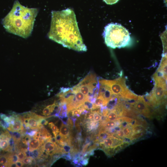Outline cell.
Segmentation results:
<instances>
[{
	"label": "cell",
	"mask_w": 167,
	"mask_h": 167,
	"mask_svg": "<svg viewBox=\"0 0 167 167\" xmlns=\"http://www.w3.org/2000/svg\"><path fill=\"white\" fill-rule=\"evenodd\" d=\"M49 38L64 47L78 52H86L73 9H67L61 11H53Z\"/></svg>",
	"instance_id": "cell-1"
},
{
	"label": "cell",
	"mask_w": 167,
	"mask_h": 167,
	"mask_svg": "<svg viewBox=\"0 0 167 167\" xmlns=\"http://www.w3.org/2000/svg\"><path fill=\"white\" fill-rule=\"evenodd\" d=\"M38 13V9L26 7L16 0L2 24L8 32L27 38L31 35Z\"/></svg>",
	"instance_id": "cell-2"
},
{
	"label": "cell",
	"mask_w": 167,
	"mask_h": 167,
	"mask_svg": "<svg viewBox=\"0 0 167 167\" xmlns=\"http://www.w3.org/2000/svg\"><path fill=\"white\" fill-rule=\"evenodd\" d=\"M103 36L107 45L111 48L125 47L130 40L128 31L121 25L117 24H109L105 28Z\"/></svg>",
	"instance_id": "cell-3"
},
{
	"label": "cell",
	"mask_w": 167,
	"mask_h": 167,
	"mask_svg": "<svg viewBox=\"0 0 167 167\" xmlns=\"http://www.w3.org/2000/svg\"><path fill=\"white\" fill-rule=\"evenodd\" d=\"M154 86L151 92L146 95L147 102L150 107H156L164 103L167 94L166 81L157 71L154 75Z\"/></svg>",
	"instance_id": "cell-4"
},
{
	"label": "cell",
	"mask_w": 167,
	"mask_h": 167,
	"mask_svg": "<svg viewBox=\"0 0 167 167\" xmlns=\"http://www.w3.org/2000/svg\"><path fill=\"white\" fill-rule=\"evenodd\" d=\"M100 83L107 86L115 96L128 102H133L137 100L138 96L131 91L127 86L126 79L120 78L113 80L101 79Z\"/></svg>",
	"instance_id": "cell-5"
},
{
	"label": "cell",
	"mask_w": 167,
	"mask_h": 167,
	"mask_svg": "<svg viewBox=\"0 0 167 167\" xmlns=\"http://www.w3.org/2000/svg\"><path fill=\"white\" fill-rule=\"evenodd\" d=\"M130 108L137 113L144 116L147 118H151V113L150 107L144 96H138V99L134 102L130 103Z\"/></svg>",
	"instance_id": "cell-6"
},
{
	"label": "cell",
	"mask_w": 167,
	"mask_h": 167,
	"mask_svg": "<svg viewBox=\"0 0 167 167\" xmlns=\"http://www.w3.org/2000/svg\"><path fill=\"white\" fill-rule=\"evenodd\" d=\"M23 122L20 117L19 114L15 115V119L14 124L9 125L8 129L10 131L20 132L24 128Z\"/></svg>",
	"instance_id": "cell-7"
},
{
	"label": "cell",
	"mask_w": 167,
	"mask_h": 167,
	"mask_svg": "<svg viewBox=\"0 0 167 167\" xmlns=\"http://www.w3.org/2000/svg\"><path fill=\"white\" fill-rule=\"evenodd\" d=\"M58 145L55 144L50 140H47L41 146L42 149L49 153L51 156L54 154L55 151L57 149Z\"/></svg>",
	"instance_id": "cell-8"
},
{
	"label": "cell",
	"mask_w": 167,
	"mask_h": 167,
	"mask_svg": "<svg viewBox=\"0 0 167 167\" xmlns=\"http://www.w3.org/2000/svg\"><path fill=\"white\" fill-rule=\"evenodd\" d=\"M157 71L161 73L164 78L167 80V61L165 59L162 61Z\"/></svg>",
	"instance_id": "cell-9"
},
{
	"label": "cell",
	"mask_w": 167,
	"mask_h": 167,
	"mask_svg": "<svg viewBox=\"0 0 167 167\" xmlns=\"http://www.w3.org/2000/svg\"><path fill=\"white\" fill-rule=\"evenodd\" d=\"M120 116H119L116 110L114 108H113L110 110L106 117L105 121L103 123L109 121H115Z\"/></svg>",
	"instance_id": "cell-10"
},
{
	"label": "cell",
	"mask_w": 167,
	"mask_h": 167,
	"mask_svg": "<svg viewBox=\"0 0 167 167\" xmlns=\"http://www.w3.org/2000/svg\"><path fill=\"white\" fill-rule=\"evenodd\" d=\"M59 133L64 139H68L70 136V130L69 127L66 125L62 123Z\"/></svg>",
	"instance_id": "cell-11"
},
{
	"label": "cell",
	"mask_w": 167,
	"mask_h": 167,
	"mask_svg": "<svg viewBox=\"0 0 167 167\" xmlns=\"http://www.w3.org/2000/svg\"><path fill=\"white\" fill-rule=\"evenodd\" d=\"M42 146L41 143L39 140L33 138L31 139L29 143V150L30 152H32L35 150L38 149Z\"/></svg>",
	"instance_id": "cell-12"
},
{
	"label": "cell",
	"mask_w": 167,
	"mask_h": 167,
	"mask_svg": "<svg viewBox=\"0 0 167 167\" xmlns=\"http://www.w3.org/2000/svg\"><path fill=\"white\" fill-rule=\"evenodd\" d=\"M132 126L131 123H129L127 126L123 128V131L125 137L130 139L133 134Z\"/></svg>",
	"instance_id": "cell-13"
},
{
	"label": "cell",
	"mask_w": 167,
	"mask_h": 167,
	"mask_svg": "<svg viewBox=\"0 0 167 167\" xmlns=\"http://www.w3.org/2000/svg\"><path fill=\"white\" fill-rule=\"evenodd\" d=\"M132 128L133 134L141 132H146L147 131V128L140 125H132Z\"/></svg>",
	"instance_id": "cell-14"
},
{
	"label": "cell",
	"mask_w": 167,
	"mask_h": 167,
	"mask_svg": "<svg viewBox=\"0 0 167 167\" xmlns=\"http://www.w3.org/2000/svg\"><path fill=\"white\" fill-rule=\"evenodd\" d=\"M12 132V137L14 140V144L20 141L22 136L21 133L20 132L17 131Z\"/></svg>",
	"instance_id": "cell-15"
},
{
	"label": "cell",
	"mask_w": 167,
	"mask_h": 167,
	"mask_svg": "<svg viewBox=\"0 0 167 167\" xmlns=\"http://www.w3.org/2000/svg\"><path fill=\"white\" fill-rule=\"evenodd\" d=\"M49 127L52 129L53 133L55 137L59 133V130L58 127L53 122H51L49 124Z\"/></svg>",
	"instance_id": "cell-16"
},
{
	"label": "cell",
	"mask_w": 167,
	"mask_h": 167,
	"mask_svg": "<svg viewBox=\"0 0 167 167\" xmlns=\"http://www.w3.org/2000/svg\"><path fill=\"white\" fill-rule=\"evenodd\" d=\"M30 156L35 159H37L40 158L41 157L39 148L38 149L32 152H30Z\"/></svg>",
	"instance_id": "cell-17"
},
{
	"label": "cell",
	"mask_w": 167,
	"mask_h": 167,
	"mask_svg": "<svg viewBox=\"0 0 167 167\" xmlns=\"http://www.w3.org/2000/svg\"><path fill=\"white\" fill-rule=\"evenodd\" d=\"M32 158V157L31 156L26 157L24 159L22 162L24 164L31 165Z\"/></svg>",
	"instance_id": "cell-18"
},
{
	"label": "cell",
	"mask_w": 167,
	"mask_h": 167,
	"mask_svg": "<svg viewBox=\"0 0 167 167\" xmlns=\"http://www.w3.org/2000/svg\"><path fill=\"white\" fill-rule=\"evenodd\" d=\"M19 161H22L24 158L27 157L25 152L19 151L17 153Z\"/></svg>",
	"instance_id": "cell-19"
},
{
	"label": "cell",
	"mask_w": 167,
	"mask_h": 167,
	"mask_svg": "<svg viewBox=\"0 0 167 167\" xmlns=\"http://www.w3.org/2000/svg\"><path fill=\"white\" fill-rule=\"evenodd\" d=\"M107 5H112L116 3L119 0H103Z\"/></svg>",
	"instance_id": "cell-20"
},
{
	"label": "cell",
	"mask_w": 167,
	"mask_h": 167,
	"mask_svg": "<svg viewBox=\"0 0 167 167\" xmlns=\"http://www.w3.org/2000/svg\"><path fill=\"white\" fill-rule=\"evenodd\" d=\"M90 142L87 143L85 144L82 149V154H83L85 153L86 152L88 147L90 145Z\"/></svg>",
	"instance_id": "cell-21"
},
{
	"label": "cell",
	"mask_w": 167,
	"mask_h": 167,
	"mask_svg": "<svg viewBox=\"0 0 167 167\" xmlns=\"http://www.w3.org/2000/svg\"><path fill=\"white\" fill-rule=\"evenodd\" d=\"M90 113L88 116V119L89 120L93 121L94 120V113L93 111H91Z\"/></svg>",
	"instance_id": "cell-22"
},
{
	"label": "cell",
	"mask_w": 167,
	"mask_h": 167,
	"mask_svg": "<svg viewBox=\"0 0 167 167\" xmlns=\"http://www.w3.org/2000/svg\"><path fill=\"white\" fill-rule=\"evenodd\" d=\"M73 122V121L71 120V119L70 118H68L67 121V125L70 127H73L74 124Z\"/></svg>",
	"instance_id": "cell-23"
},
{
	"label": "cell",
	"mask_w": 167,
	"mask_h": 167,
	"mask_svg": "<svg viewBox=\"0 0 167 167\" xmlns=\"http://www.w3.org/2000/svg\"><path fill=\"white\" fill-rule=\"evenodd\" d=\"M14 141L13 138L12 137V138L10 139L9 141V146L10 147V149L11 148H12L14 146Z\"/></svg>",
	"instance_id": "cell-24"
},
{
	"label": "cell",
	"mask_w": 167,
	"mask_h": 167,
	"mask_svg": "<svg viewBox=\"0 0 167 167\" xmlns=\"http://www.w3.org/2000/svg\"><path fill=\"white\" fill-rule=\"evenodd\" d=\"M89 163V158H85L84 159L82 162V164L83 165L85 166L88 165Z\"/></svg>",
	"instance_id": "cell-25"
},
{
	"label": "cell",
	"mask_w": 167,
	"mask_h": 167,
	"mask_svg": "<svg viewBox=\"0 0 167 167\" xmlns=\"http://www.w3.org/2000/svg\"><path fill=\"white\" fill-rule=\"evenodd\" d=\"M16 164L17 167H22L24 164L22 161H18L16 162Z\"/></svg>",
	"instance_id": "cell-26"
},
{
	"label": "cell",
	"mask_w": 167,
	"mask_h": 167,
	"mask_svg": "<svg viewBox=\"0 0 167 167\" xmlns=\"http://www.w3.org/2000/svg\"><path fill=\"white\" fill-rule=\"evenodd\" d=\"M30 151L29 150H28L27 151L25 152L26 155L27 157H29L30 156Z\"/></svg>",
	"instance_id": "cell-27"
}]
</instances>
